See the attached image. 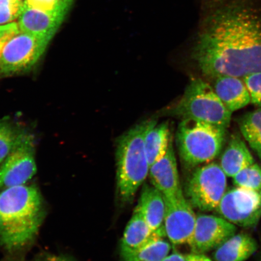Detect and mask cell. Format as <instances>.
Returning a JSON list of instances; mask_svg holds the SVG:
<instances>
[{
  "label": "cell",
  "mask_w": 261,
  "mask_h": 261,
  "mask_svg": "<svg viewBox=\"0 0 261 261\" xmlns=\"http://www.w3.org/2000/svg\"><path fill=\"white\" fill-rule=\"evenodd\" d=\"M238 123L243 138L261 161V108L245 114Z\"/></svg>",
  "instance_id": "ffe728a7"
},
{
  "label": "cell",
  "mask_w": 261,
  "mask_h": 261,
  "mask_svg": "<svg viewBox=\"0 0 261 261\" xmlns=\"http://www.w3.org/2000/svg\"><path fill=\"white\" fill-rule=\"evenodd\" d=\"M165 236L164 233L152 230L136 208L124 231L120 246L122 258L138 252L152 241Z\"/></svg>",
  "instance_id": "5bb4252c"
},
{
  "label": "cell",
  "mask_w": 261,
  "mask_h": 261,
  "mask_svg": "<svg viewBox=\"0 0 261 261\" xmlns=\"http://www.w3.org/2000/svg\"><path fill=\"white\" fill-rule=\"evenodd\" d=\"M35 261H75L70 257L58 254L45 253L39 256Z\"/></svg>",
  "instance_id": "83f0119b"
},
{
  "label": "cell",
  "mask_w": 261,
  "mask_h": 261,
  "mask_svg": "<svg viewBox=\"0 0 261 261\" xmlns=\"http://www.w3.org/2000/svg\"><path fill=\"white\" fill-rule=\"evenodd\" d=\"M226 128L200 120L184 119L179 123L177 143L186 166L195 168L206 164L220 154Z\"/></svg>",
  "instance_id": "277c9868"
},
{
  "label": "cell",
  "mask_w": 261,
  "mask_h": 261,
  "mask_svg": "<svg viewBox=\"0 0 261 261\" xmlns=\"http://www.w3.org/2000/svg\"><path fill=\"white\" fill-rule=\"evenodd\" d=\"M187 256V261H213L204 254L192 253Z\"/></svg>",
  "instance_id": "f1b7e54d"
},
{
  "label": "cell",
  "mask_w": 261,
  "mask_h": 261,
  "mask_svg": "<svg viewBox=\"0 0 261 261\" xmlns=\"http://www.w3.org/2000/svg\"><path fill=\"white\" fill-rule=\"evenodd\" d=\"M156 123L148 120L127 130L117 141V187L120 201L129 203L149 175L150 166L144 140L150 127Z\"/></svg>",
  "instance_id": "3957f363"
},
{
  "label": "cell",
  "mask_w": 261,
  "mask_h": 261,
  "mask_svg": "<svg viewBox=\"0 0 261 261\" xmlns=\"http://www.w3.org/2000/svg\"><path fill=\"white\" fill-rule=\"evenodd\" d=\"M162 261H187V256L179 253L175 252L169 254Z\"/></svg>",
  "instance_id": "f546056e"
},
{
  "label": "cell",
  "mask_w": 261,
  "mask_h": 261,
  "mask_svg": "<svg viewBox=\"0 0 261 261\" xmlns=\"http://www.w3.org/2000/svg\"><path fill=\"white\" fill-rule=\"evenodd\" d=\"M236 225L223 217L211 215L197 216L193 234L188 244L192 253L204 254L236 234Z\"/></svg>",
  "instance_id": "8fae6325"
},
{
  "label": "cell",
  "mask_w": 261,
  "mask_h": 261,
  "mask_svg": "<svg viewBox=\"0 0 261 261\" xmlns=\"http://www.w3.org/2000/svg\"><path fill=\"white\" fill-rule=\"evenodd\" d=\"M45 215L43 198L36 186L0 192V246L9 252L24 249L37 236Z\"/></svg>",
  "instance_id": "7a4b0ae2"
},
{
  "label": "cell",
  "mask_w": 261,
  "mask_h": 261,
  "mask_svg": "<svg viewBox=\"0 0 261 261\" xmlns=\"http://www.w3.org/2000/svg\"><path fill=\"white\" fill-rule=\"evenodd\" d=\"M171 250L170 243L162 238L152 241L138 252L122 259L123 261H162L169 255Z\"/></svg>",
  "instance_id": "7402d4cb"
},
{
  "label": "cell",
  "mask_w": 261,
  "mask_h": 261,
  "mask_svg": "<svg viewBox=\"0 0 261 261\" xmlns=\"http://www.w3.org/2000/svg\"><path fill=\"white\" fill-rule=\"evenodd\" d=\"M25 2L32 8L52 13L56 8L58 0H25Z\"/></svg>",
  "instance_id": "4316f807"
},
{
  "label": "cell",
  "mask_w": 261,
  "mask_h": 261,
  "mask_svg": "<svg viewBox=\"0 0 261 261\" xmlns=\"http://www.w3.org/2000/svg\"><path fill=\"white\" fill-rule=\"evenodd\" d=\"M149 175L153 187L161 192L165 197L182 191L172 142L164 156L150 166Z\"/></svg>",
  "instance_id": "4fadbf2b"
},
{
  "label": "cell",
  "mask_w": 261,
  "mask_h": 261,
  "mask_svg": "<svg viewBox=\"0 0 261 261\" xmlns=\"http://www.w3.org/2000/svg\"><path fill=\"white\" fill-rule=\"evenodd\" d=\"M213 79L215 93L231 113L243 109L251 102L250 93L243 78L218 76Z\"/></svg>",
  "instance_id": "2e32d148"
},
{
  "label": "cell",
  "mask_w": 261,
  "mask_h": 261,
  "mask_svg": "<svg viewBox=\"0 0 261 261\" xmlns=\"http://www.w3.org/2000/svg\"><path fill=\"white\" fill-rule=\"evenodd\" d=\"M171 142L170 130L168 123L150 127L144 140L145 152L149 166L159 161L165 154Z\"/></svg>",
  "instance_id": "d6986e66"
},
{
  "label": "cell",
  "mask_w": 261,
  "mask_h": 261,
  "mask_svg": "<svg viewBox=\"0 0 261 261\" xmlns=\"http://www.w3.org/2000/svg\"><path fill=\"white\" fill-rule=\"evenodd\" d=\"M254 163L253 156L242 138L238 135L231 136L220 161L221 167L227 177L233 178Z\"/></svg>",
  "instance_id": "ac0fdd59"
},
{
  "label": "cell",
  "mask_w": 261,
  "mask_h": 261,
  "mask_svg": "<svg viewBox=\"0 0 261 261\" xmlns=\"http://www.w3.org/2000/svg\"><path fill=\"white\" fill-rule=\"evenodd\" d=\"M27 135L9 120H0V165L21 144Z\"/></svg>",
  "instance_id": "44dd1931"
},
{
  "label": "cell",
  "mask_w": 261,
  "mask_h": 261,
  "mask_svg": "<svg viewBox=\"0 0 261 261\" xmlns=\"http://www.w3.org/2000/svg\"><path fill=\"white\" fill-rule=\"evenodd\" d=\"M24 2L20 4L0 5V25L11 23L18 18Z\"/></svg>",
  "instance_id": "d4e9b609"
},
{
  "label": "cell",
  "mask_w": 261,
  "mask_h": 261,
  "mask_svg": "<svg viewBox=\"0 0 261 261\" xmlns=\"http://www.w3.org/2000/svg\"><path fill=\"white\" fill-rule=\"evenodd\" d=\"M48 42L19 32L3 47L0 55V73L13 74L30 70L43 55Z\"/></svg>",
  "instance_id": "52a82bcc"
},
{
  "label": "cell",
  "mask_w": 261,
  "mask_h": 261,
  "mask_svg": "<svg viewBox=\"0 0 261 261\" xmlns=\"http://www.w3.org/2000/svg\"><path fill=\"white\" fill-rule=\"evenodd\" d=\"M227 175L217 163L196 168L186 185V195L192 207L201 211L216 210L226 192Z\"/></svg>",
  "instance_id": "8992f818"
},
{
  "label": "cell",
  "mask_w": 261,
  "mask_h": 261,
  "mask_svg": "<svg viewBox=\"0 0 261 261\" xmlns=\"http://www.w3.org/2000/svg\"><path fill=\"white\" fill-rule=\"evenodd\" d=\"M19 32L18 22L0 25V55L6 42Z\"/></svg>",
  "instance_id": "484cf974"
},
{
  "label": "cell",
  "mask_w": 261,
  "mask_h": 261,
  "mask_svg": "<svg viewBox=\"0 0 261 261\" xmlns=\"http://www.w3.org/2000/svg\"><path fill=\"white\" fill-rule=\"evenodd\" d=\"M171 113L182 119L200 120L226 129L231 116V112L224 105L213 87L200 79L191 81Z\"/></svg>",
  "instance_id": "5b68a950"
},
{
  "label": "cell",
  "mask_w": 261,
  "mask_h": 261,
  "mask_svg": "<svg viewBox=\"0 0 261 261\" xmlns=\"http://www.w3.org/2000/svg\"><path fill=\"white\" fill-rule=\"evenodd\" d=\"M65 16L57 10L48 13L32 8L24 1L18 17L19 31L49 43Z\"/></svg>",
  "instance_id": "7c38bea8"
},
{
  "label": "cell",
  "mask_w": 261,
  "mask_h": 261,
  "mask_svg": "<svg viewBox=\"0 0 261 261\" xmlns=\"http://www.w3.org/2000/svg\"><path fill=\"white\" fill-rule=\"evenodd\" d=\"M22 0H0V5H16L20 4V3H23Z\"/></svg>",
  "instance_id": "d6a6232c"
},
{
  "label": "cell",
  "mask_w": 261,
  "mask_h": 261,
  "mask_svg": "<svg viewBox=\"0 0 261 261\" xmlns=\"http://www.w3.org/2000/svg\"><path fill=\"white\" fill-rule=\"evenodd\" d=\"M73 2V0H58L57 5L68 12Z\"/></svg>",
  "instance_id": "1f68e13d"
},
{
  "label": "cell",
  "mask_w": 261,
  "mask_h": 261,
  "mask_svg": "<svg viewBox=\"0 0 261 261\" xmlns=\"http://www.w3.org/2000/svg\"><path fill=\"white\" fill-rule=\"evenodd\" d=\"M192 56L212 78L261 71V0H228L212 10Z\"/></svg>",
  "instance_id": "6da1fadb"
},
{
  "label": "cell",
  "mask_w": 261,
  "mask_h": 261,
  "mask_svg": "<svg viewBox=\"0 0 261 261\" xmlns=\"http://www.w3.org/2000/svg\"><path fill=\"white\" fill-rule=\"evenodd\" d=\"M166 236L174 245L188 244L195 229L197 215L182 191L165 197Z\"/></svg>",
  "instance_id": "30bf717a"
},
{
  "label": "cell",
  "mask_w": 261,
  "mask_h": 261,
  "mask_svg": "<svg viewBox=\"0 0 261 261\" xmlns=\"http://www.w3.org/2000/svg\"><path fill=\"white\" fill-rule=\"evenodd\" d=\"M37 171L34 139L28 135L0 166V192L26 185Z\"/></svg>",
  "instance_id": "9c48e42d"
},
{
  "label": "cell",
  "mask_w": 261,
  "mask_h": 261,
  "mask_svg": "<svg viewBox=\"0 0 261 261\" xmlns=\"http://www.w3.org/2000/svg\"><path fill=\"white\" fill-rule=\"evenodd\" d=\"M258 249L254 238L247 233L234 234L215 250V261H245Z\"/></svg>",
  "instance_id": "e0dca14e"
},
{
  "label": "cell",
  "mask_w": 261,
  "mask_h": 261,
  "mask_svg": "<svg viewBox=\"0 0 261 261\" xmlns=\"http://www.w3.org/2000/svg\"><path fill=\"white\" fill-rule=\"evenodd\" d=\"M243 79L249 90L251 102L261 107V71L247 75Z\"/></svg>",
  "instance_id": "cb8c5ba5"
},
{
  "label": "cell",
  "mask_w": 261,
  "mask_h": 261,
  "mask_svg": "<svg viewBox=\"0 0 261 261\" xmlns=\"http://www.w3.org/2000/svg\"><path fill=\"white\" fill-rule=\"evenodd\" d=\"M136 210L152 230L165 233L166 203L164 195L158 189L153 186L143 185Z\"/></svg>",
  "instance_id": "9a60e30c"
},
{
  "label": "cell",
  "mask_w": 261,
  "mask_h": 261,
  "mask_svg": "<svg viewBox=\"0 0 261 261\" xmlns=\"http://www.w3.org/2000/svg\"><path fill=\"white\" fill-rule=\"evenodd\" d=\"M236 226L253 228L261 218V191L236 187L226 191L216 208Z\"/></svg>",
  "instance_id": "ba28073f"
},
{
  "label": "cell",
  "mask_w": 261,
  "mask_h": 261,
  "mask_svg": "<svg viewBox=\"0 0 261 261\" xmlns=\"http://www.w3.org/2000/svg\"><path fill=\"white\" fill-rule=\"evenodd\" d=\"M236 187L261 191V166L254 163L233 177Z\"/></svg>",
  "instance_id": "603a6c76"
},
{
  "label": "cell",
  "mask_w": 261,
  "mask_h": 261,
  "mask_svg": "<svg viewBox=\"0 0 261 261\" xmlns=\"http://www.w3.org/2000/svg\"><path fill=\"white\" fill-rule=\"evenodd\" d=\"M260 261H261V253H260Z\"/></svg>",
  "instance_id": "836d02e7"
},
{
  "label": "cell",
  "mask_w": 261,
  "mask_h": 261,
  "mask_svg": "<svg viewBox=\"0 0 261 261\" xmlns=\"http://www.w3.org/2000/svg\"><path fill=\"white\" fill-rule=\"evenodd\" d=\"M228 0H204L205 5L210 10H213L218 6L223 5V3L226 2Z\"/></svg>",
  "instance_id": "4dcf8cb0"
}]
</instances>
